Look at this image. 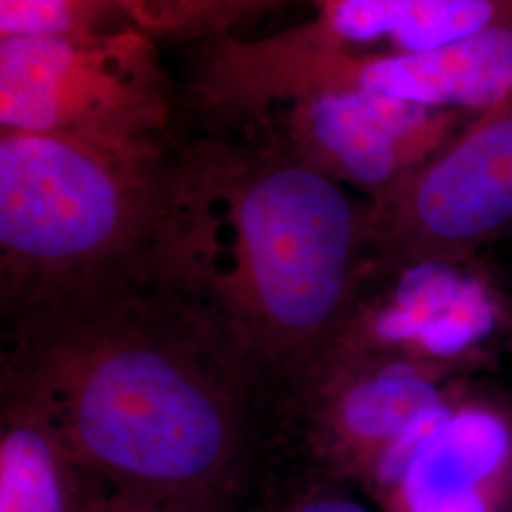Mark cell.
Instances as JSON below:
<instances>
[{
    "label": "cell",
    "mask_w": 512,
    "mask_h": 512,
    "mask_svg": "<svg viewBox=\"0 0 512 512\" xmlns=\"http://www.w3.org/2000/svg\"><path fill=\"white\" fill-rule=\"evenodd\" d=\"M0 319V408L44 421L86 473L137 494H232L256 450L255 380L148 268Z\"/></svg>",
    "instance_id": "obj_1"
},
{
    "label": "cell",
    "mask_w": 512,
    "mask_h": 512,
    "mask_svg": "<svg viewBox=\"0 0 512 512\" xmlns=\"http://www.w3.org/2000/svg\"><path fill=\"white\" fill-rule=\"evenodd\" d=\"M512 232V95L368 200V258L475 255Z\"/></svg>",
    "instance_id": "obj_7"
},
{
    "label": "cell",
    "mask_w": 512,
    "mask_h": 512,
    "mask_svg": "<svg viewBox=\"0 0 512 512\" xmlns=\"http://www.w3.org/2000/svg\"><path fill=\"white\" fill-rule=\"evenodd\" d=\"M511 463V418L488 404L452 399L393 492L404 512H494L490 486Z\"/></svg>",
    "instance_id": "obj_10"
},
{
    "label": "cell",
    "mask_w": 512,
    "mask_h": 512,
    "mask_svg": "<svg viewBox=\"0 0 512 512\" xmlns=\"http://www.w3.org/2000/svg\"><path fill=\"white\" fill-rule=\"evenodd\" d=\"M219 59L228 71L243 76L357 88L475 118L512 95V14L473 37L425 54H342L289 29L249 42L226 38Z\"/></svg>",
    "instance_id": "obj_8"
},
{
    "label": "cell",
    "mask_w": 512,
    "mask_h": 512,
    "mask_svg": "<svg viewBox=\"0 0 512 512\" xmlns=\"http://www.w3.org/2000/svg\"><path fill=\"white\" fill-rule=\"evenodd\" d=\"M167 88L147 33L0 38V129L165 148Z\"/></svg>",
    "instance_id": "obj_6"
},
{
    "label": "cell",
    "mask_w": 512,
    "mask_h": 512,
    "mask_svg": "<svg viewBox=\"0 0 512 512\" xmlns=\"http://www.w3.org/2000/svg\"><path fill=\"white\" fill-rule=\"evenodd\" d=\"M120 18L116 0H0V38L82 37Z\"/></svg>",
    "instance_id": "obj_14"
},
{
    "label": "cell",
    "mask_w": 512,
    "mask_h": 512,
    "mask_svg": "<svg viewBox=\"0 0 512 512\" xmlns=\"http://www.w3.org/2000/svg\"><path fill=\"white\" fill-rule=\"evenodd\" d=\"M99 484L44 421L0 408V512H84Z\"/></svg>",
    "instance_id": "obj_12"
},
{
    "label": "cell",
    "mask_w": 512,
    "mask_h": 512,
    "mask_svg": "<svg viewBox=\"0 0 512 512\" xmlns=\"http://www.w3.org/2000/svg\"><path fill=\"white\" fill-rule=\"evenodd\" d=\"M228 497H165L99 484L84 512H228Z\"/></svg>",
    "instance_id": "obj_15"
},
{
    "label": "cell",
    "mask_w": 512,
    "mask_h": 512,
    "mask_svg": "<svg viewBox=\"0 0 512 512\" xmlns=\"http://www.w3.org/2000/svg\"><path fill=\"white\" fill-rule=\"evenodd\" d=\"M270 512H380L327 478L306 480Z\"/></svg>",
    "instance_id": "obj_16"
},
{
    "label": "cell",
    "mask_w": 512,
    "mask_h": 512,
    "mask_svg": "<svg viewBox=\"0 0 512 512\" xmlns=\"http://www.w3.org/2000/svg\"><path fill=\"white\" fill-rule=\"evenodd\" d=\"M169 152L0 129V317L145 270Z\"/></svg>",
    "instance_id": "obj_3"
},
{
    "label": "cell",
    "mask_w": 512,
    "mask_h": 512,
    "mask_svg": "<svg viewBox=\"0 0 512 512\" xmlns=\"http://www.w3.org/2000/svg\"><path fill=\"white\" fill-rule=\"evenodd\" d=\"M471 256L366 258L329 344L448 368L465 363L494 336L501 319L494 291L469 266Z\"/></svg>",
    "instance_id": "obj_9"
},
{
    "label": "cell",
    "mask_w": 512,
    "mask_h": 512,
    "mask_svg": "<svg viewBox=\"0 0 512 512\" xmlns=\"http://www.w3.org/2000/svg\"><path fill=\"white\" fill-rule=\"evenodd\" d=\"M368 256V200L275 148L211 133L169 152L152 275L258 393L329 342Z\"/></svg>",
    "instance_id": "obj_2"
},
{
    "label": "cell",
    "mask_w": 512,
    "mask_h": 512,
    "mask_svg": "<svg viewBox=\"0 0 512 512\" xmlns=\"http://www.w3.org/2000/svg\"><path fill=\"white\" fill-rule=\"evenodd\" d=\"M131 27L148 37L220 38L243 19L287 0H116Z\"/></svg>",
    "instance_id": "obj_13"
},
{
    "label": "cell",
    "mask_w": 512,
    "mask_h": 512,
    "mask_svg": "<svg viewBox=\"0 0 512 512\" xmlns=\"http://www.w3.org/2000/svg\"><path fill=\"white\" fill-rule=\"evenodd\" d=\"M298 37L349 55L433 52L512 14V0H313Z\"/></svg>",
    "instance_id": "obj_11"
},
{
    "label": "cell",
    "mask_w": 512,
    "mask_h": 512,
    "mask_svg": "<svg viewBox=\"0 0 512 512\" xmlns=\"http://www.w3.org/2000/svg\"><path fill=\"white\" fill-rule=\"evenodd\" d=\"M211 133H232L376 200L439 152L469 116L340 86L198 73Z\"/></svg>",
    "instance_id": "obj_4"
},
{
    "label": "cell",
    "mask_w": 512,
    "mask_h": 512,
    "mask_svg": "<svg viewBox=\"0 0 512 512\" xmlns=\"http://www.w3.org/2000/svg\"><path fill=\"white\" fill-rule=\"evenodd\" d=\"M448 366L325 344L262 389L256 444L300 448L321 475L395 480L452 401Z\"/></svg>",
    "instance_id": "obj_5"
}]
</instances>
